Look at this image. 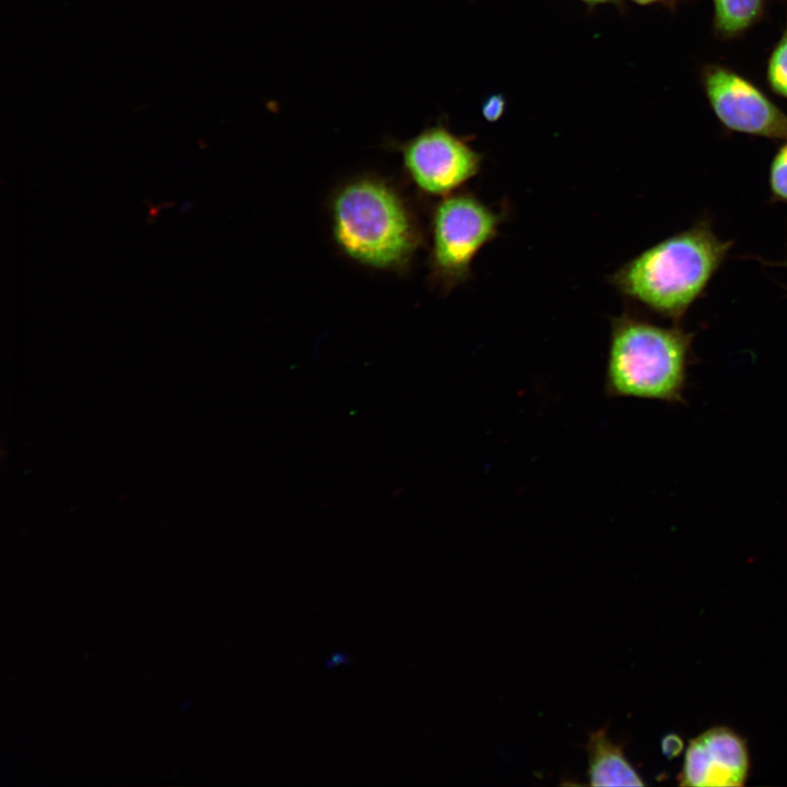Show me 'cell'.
Returning <instances> with one entry per match:
<instances>
[{
    "label": "cell",
    "mask_w": 787,
    "mask_h": 787,
    "mask_svg": "<svg viewBox=\"0 0 787 787\" xmlns=\"http://www.w3.org/2000/svg\"><path fill=\"white\" fill-rule=\"evenodd\" d=\"M732 245L716 235L708 219H701L624 263L612 283L624 296L679 325Z\"/></svg>",
    "instance_id": "cell-1"
},
{
    "label": "cell",
    "mask_w": 787,
    "mask_h": 787,
    "mask_svg": "<svg viewBox=\"0 0 787 787\" xmlns=\"http://www.w3.org/2000/svg\"><path fill=\"white\" fill-rule=\"evenodd\" d=\"M336 244L350 259L369 268L402 271L416 252L422 235L399 191L375 176L339 186L330 201Z\"/></svg>",
    "instance_id": "cell-2"
},
{
    "label": "cell",
    "mask_w": 787,
    "mask_h": 787,
    "mask_svg": "<svg viewBox=\"0 0 787 787\" xmlns=\"http://www.w3.org/2000/svg\"><path fill=\"white\" fill-rule=\"evenodd\" d=\"M694 333L630 314L611 322L603 380L610 398L683 403Z\"/></svg>",
    "instance_id": "cell-3"
},
{
    "label": "cell",
    "mask_w": 787,
    "mask_h": 787,
    "mask_svg": "<svg viewBox=\"0 0 787 787\" xmlns=\"http://www.w3.org/2000/svg\"><path fill=\"white\" fill-rule=\"evenodd\" d=\"M500 213L472 192L444 196L432 215L430 280L449 291L471 277L478 252L498 233Z\"/></svg>",
    "instance_id": "cell-4"
},
{
    "label": "cell",
    "mask_w": 787,
    "mask_h": 787,
    "mask_svg": "<svg viewBox=\"0 0 787 787\" xmlns=\"http://www.w3.org/2000/svg\"><path fill=\"white\" fill-rule=\"evenodd\" d=\"M404 168L414 185L431 196H447L473 178L482 155L448 128L436 125L400 143Z\"/></svg>",
    "instance_id": "cell-5"
},
{
    "label": "cell",
    "mask_w": 787,
    "mask_h": 787,
    "mask_svg": "<svg viewBox=\"0 0 787 787\" xmlns=\"http://www.w3.org/2000/svg\"><path fill=\"white\" fill-rule=\"evenodd\" d=\"M703 85L714 114L726 129L787 140V114L745 78L723 66H709Z\"/></svg>",
    "instance_id": "cell-6"
},
{
    "label": "cell",
    "mask_w": 787,
    "mask_h": 787,
    "mask_svg": "<svg viewBox=\"0 0 787 787\" xmlns=\"http://www.w3.org/2000/svg\"><path fill=\"white\" fill-rule=\"evenodd\" d=\"M749 768L743 738L728 727H713L689 742L678 780L693 787L742 786Z\"/></svg>",
    "instance_id": "cell-7"
},
{
    "label": "cell",
    "mask_w": 787,
    "mask_h": 787,
    "mask_svg": "<svg viewBox=\"0 0 787 787\" xmlns=\"http://www.w3.org/2000/svg\"><path fill=\"white\" fill-rule=\"evenodd\" d=\"M589 780L592 786H643L644 782L625 757L621 744L610 739L607 728L589 735L587 744Z\"/></svg>",
    "instance_id": "cell-8"
},
{
    "label": "cell",
    "mask_w": 787,
    "mask_h": 787,
    "mask_svg": "<svg viewBox=\"0 0 787 787\" xmlns=\"http://www.w3.org/2000/svg\"><path fill=\"white\" fill-rule=\"evenodd\" d=\"M714 25L719 35L732 37L752 26L762 15L764 0H713Z\"/></svg>",
    "instance_id": "cell-9"
},
{
    "label": "cell",
    "mask_w": 787,
    "mask_h": 787,
    "mask_svg": "<svg viewBox=\"0 0 787 787\" xmlns=\"http://www.w3.org/2000/svg\"><path fill=\"white\" fill-rule=\"evenodd\" d=\"M767 82L776 94L787 98V27L768 59Z\"/></svg>",
    "instance_id": "cell-10"
},
{
    "label": "cell",
    "mask_w": 787,
    "mask_h": 787,
    "mask_svg": "<svg viewBox=\"0 0 787 787\" xmlns=\"http://www.w3.org/2000/svg\"><path fill=\"white\" fill-rule=\"evenodd\" d=\"M771 199L787 204V140L774 154L768 171Z\"/></svg>",
    "instance_id": "cell-11"
},
{
    "label": "cell",
    "mask_w": 787,
    "mask_h": 787,
    "mask_svg": "<svg viewBox=\"0 0 787 787\" xmlns=\"http://www.w3.org/2000/svg\"><path fill=\"white\" fill-rule=\"evenodd\" d=\"M503 108V99L500 96H493L489 98L486 104H484L483 115L486 117L488 120H496L502 114Z\"/></svg>",
    "instance_id": "cell-12"
},
{
    "label": "cell",
    "mask_w": 787,
    "mask_h": 787,
    "mask_svg": "<svg viewBox=\"0 0 787 787\" xmlns=\"http://www.w3.org/2000/svg\"><path fill=\"white\" fill-rule=\"evenodd\" d=\"M661 745L665 754L676 756L682 750L683 741L677 735H668L663 738Z\"/></svg>",
    "instance_id": "cell-13"
},
{
    "label": "cell",
    "mask_w": 787,
    "mask_h": 787,
    "mask_svg": "<svg viewBox=\"0 0 787 787\" xmlns=\"http://www.w3.org/2000/svg\"><path fill=\"white\" fill-rule=\"evenodd\" d=\"M351 657L340 650L333 651L325 661V666L328 669H333L338 666H346L351 663Z\"/></svg>",
    "instance_id": "cell-14"
},
{
    "label": "cell",
    "mask_w": 787,
    "mask_h": 787,
    "mask_svg": "<svg viewBox=\"0 0 787 787\" xmlns=\"http://www.w3.org/2000/svg\"><path fill=\"white\" fill-rule=\"evenodd\" d=\"M633 1L641 3V4H648V3H653V2H657V1H661V0H633Z\"/></svg>",
    "instance_id": "cell-15"
},
{
    "label": "cell",
    "mask_w": 787,
    "mask_h": 787,
    "mask_svg": "<svg viewBox=\"0 0 787 787\" xmlns=\"http://www.w3.org/2000/svg\"><path fill=\"white\" fill-rule=\"evenodd\" d=\"M582 1L589 2V3H604V2H608L611 0H582Z\"/></svg>",
    "instance_id": "cell-16"
}]
</instances>
